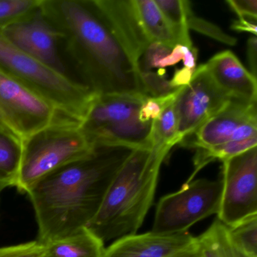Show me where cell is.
I'll list each match as a JSON object with an SVG mask.
<instances>
[{"mask_svg": "<svg viewBox=\"0 0 257 257\" xmlns=\"http://www.w3.org/2000/svg\"><path fill=\"white\" fill-rule=\"evenodd\" d=\"M221 180V222L232 226L257 214V147L222 162Z\"/></svg>", "mask_w": 257, "mask_h": 257, "instance_id": "ba28073f", "label": "cell"}, {"mask_svg": "<svg viewBox=\"0 0 257 257\" xmlns=\"http://www.w3.org/2000/svg\"><path fill=\"white\" fill-rule=\"evenodd\" d=\"M231 99L216 86L204 64L196 68L190 83L183 87L176 100L179 144L220 111Z\"/></svg>", "mask_w": 257, "mask_h": 257, "instance_id": "9c48e42d", "label": "cell"}, {"mask_svg": "<svg viewBox=\"0 0 257 257\" xmlns=\"http://www.w3.org/2000/svg\"><path fill=\"white\" fill-rule=\"evenodd\" d=\"M133 149L96 146L83 159L45 177L28 192L38 225V241L46 245L89 225L108 188Z\"/></svg>", "mask_w": 257, "mask_h": 257, "instance_id": "7a4b0ae2", "label": "cell"}, {"mask_svg": "<svg viewBox=\"0 0 257 257\" xmlns=\"http://www.w3.org/2000/svg\"><path fill=\"white\" fill-rule=\"evenodd\" d=\"M45 246L44 257H104V243L88 227Z\"/></svg>", "mask_w": 257, "mask_h": 257, "instance_id": "e0dca14e", "label": "cell"}, {"mask_svg": "<svg viewBox=\"0 0 257 257\" xmlns=\"http://www.w3.org/2000/svg\"><path fill=\"white\" fill-rule=\"evenodd\" d=\"M183 87L177 88L174 92L164 97H147L140 109V121L149 122L158 119L164 110L176 101Z\"/></svg>", "mask_w": 257, "mask_h": 257, "instance_id": "4316f807", "label": "cell"}, {"mask_svg": "<svg viewBox=\"0 0 257 257\" xmlns=\"http://www.w3.org/2000/svg\"><path fill=\"white\" fill-rule=\"evenodd\" d=\"M256 103L231 98L220 111L179 144L183 147L206 150L228 142L239 126L257 121Z\"/></svg>", "mask_w": 257, "mask_h": 257, "instance_id": "8fae6325", "label": "cell"}, {"mask_svg": "<svg viewBox=\"0 0 257 257\" xmlns=\"http://www.w3.org/2000/svg\"><path fill=\"white\" fill-rule=\"evenodd\" d=\"M165 17L177 45L194 49L186 22V13L190 2L185 0H155Z\"/></svg>", "mask_w": 257, "mask_h": 257, "instance_id": "44dd1931", "label": "cell"}, {"mask_svg": "<svg viewBox=\"0 0 257 257\" xmlns=\"http://www.w3.org/2000/svg\"><path fill=\"white\" fill-rule=\"evenodd\" d=\"M233 243L249 257H257V214L228 226Z\"/></svg>", "mask_w": 257, "mask_h": 257, "instance_id": "cb8c5ba5", "label": "cell"}, {"mask_svg": "<svg viewBox=\"0 0 257 257\" xmlns=\"http://www.w3.org/2000/svg\"><path fill=\"white\" fill-rule=\"evenodd\" d=\"M40 9L58 32L81 85L96 95H147L139 67L108 26L94 0H42Z\"/></svg>", "mask_w": 257, "mask_h": 257, "instance_id": "6da1fadb", "label": "cell"}, {"mask_svg": "<svg viewBox=\"0 0 257 257\" xmlns=\"http://www.w3.org/2000/svg\"><path fill=\"white\" fill-rule=\"evenodd\" d=\"M171 150L135 149L111 182L88 228L103 243L136 234L153 205L161 166Z\"/></svg>", "mask_w": 257, "mask_h": 257, "instance_id": "3957f363", "label": "cell"}, {"mask_svg": "<svg viewBox=\"0 0 257 257\" xmlns=\"http://www.w3.org/2000/svg\"><path fill=\"white\" fill-rule=\"evenodd\" d=\"M142 94H108L97 95L80 123L85 135L110 124L139 118L144 100Z\"/></svg>", "mask_w": 257, "mask_h": 257, "instance_id": "9a60e30c", "label": "cell"}, {"mask_svg": "<svg viewBox=\"0 0 257 257\" xmlns=\"http://www.w3.org/2000/svg\"><path fill=\"white\" fill-rule=\"evenodd\" d=\"M94 148L95 146L81 129L80 123L63 115L22 140V161L15 187L28 194L40 180L86 157Z\"/></svg>", "mask_w": 257, "mask_h": 257, "instance_id": "277c9868", "label": "cell"}, {"mask_svg": "<svg viewBox=\"0 0 257 257\" xmlns=\"http://www.w3.org/2000/svg\"><path fill=\"white\" fill-rule=\"evenodd\" d=\"M0 112L22 140L64 115L46 97L1 70Z\"/></svg>", "mask_w": 257, "mask_h": 257, "instance_id": "52a82bcc", "label": "cell"}, {"mask_svg": "<svg viewBox=\"0 0 257 257\" xmlns=\"http://www.w3.org/2000/svg\"><path fill=\"white\" fill-rule=\"evenodd\" d=\"M108 26L133 62H139L151 42L141 25L134 0H94Z\"/></svg>", "mask_w": 257, "mask_h": 257, "instance_id": "7c38bea8", "label": "cell"}, {"mask_svg": "<svg viewBox=\"0 0 257 257\" xmlns=\"http://www.w3.org/2000/svg\"><path fill=\"white\" fill-rule=\"evenodd\" d=\"M231 28L234 31H238V32L249 33L254 37H256V22L247 20V19H239L238 20L234 21L233 22Z\"/></svg>", "mask_w": 257, "mask_h": 257, "instance_id": "e575fe53", "label": "cell"}, {"mask_svg": "<svg viewBox=\"0 0 257 257\" xmlns=\"http://www.w3.org/2000/svg\"><path fill=\"white\" fill-rule=\"evenodd\" d=\"M247 58L250 67V73L256 78L257 70V40L256 37L252 36L248 40L247 45Z\"/></svg>", "mask_w": 257, "mask_h": 257, "instance_id": "836d02e7", "label": "cell"}, {"mask_svg": "<svg viewBox=\"0 0 257 257\" xmlns=\"http://www.w3.org/2000/svg\"><path fill=\"white\" fill-rule=\"evenodd\" d=\"M256 145L257 136H254L242 141H228L225 144L206 150H197L196 154L194 158L195 171L187 181L193 180L197 173L210 162L216 159H219L222 162H224L250 149L256 147Z\"/></svg>", "mask_w": 257, "mask_h": 257, "instance_id": "7402d4cb", "label": "cell"}, {"mask_svg": "<svg viewBox=\"0 0 257 257\" xmlns=\"http://www.w3.org/2000/svg\"><path fill=\"white\" fill-rule=\"evenodd\" d=\"M0 70L52 102L61 113L81 121L96 94L67 74L22 52L0 32Z\"/></svg>", "mask_w": 257, "mask_h": 257, "instance_id": "5b68a950", "label": "cell"}, {"mask_svg": "<svg viewBox=\"0 0 257 257\" xmlns=\"http://www.w3.org/2000/svg\"><path fill=\"white\" fill-rule=\"evenodd\" d=\"M10 184L7 182L4 181V180H0V192H3L4 189L7 187H10Z\"/></svg>", "mask_w": 257, "mask_h": 257, "instance_id": "74e56055", "label": "cell"}, {"mask_svg": "<svg viewBox=\"0 0 257 257\" xmlns=\"http://www.w3.org/2000/svg\"><path fill=\"white\" fill-rule=\"evenodd\" d=\"M42 0H0V31L26 19L40 8Z\"/></svg>", "mask_w": 257, "mask_h": 257, "instance_id": "d4e9b609", "label": "cell"}, {"mask_svg": "<svg viewBox=\"0 0 257 257\" xmlns=\"http://www.w3.org/2000/svg\"><path fill=\"white\" fill-rule=\"evenodd\" d=\"M173 48L159 43H151L143 55V61L139 63L140 71H151L152 69L159 68V64L166 58Z\"/></svg>", "mask_w": 257, "mask_h": 257, "instance_id": "f1b7e54d", "label": "cell"}, {"mask_svg": "<svg viewBox=\"0 0 257 257\" xmlns=\"http://www.w3.org/2000/svg\"><path fill=\"white\" fill-rule=\"evenodd\" d=\"M152 124L153 121L142 122L138 118L105 126L86 136L95 147H125L133 150L151 147Z\"/></svg>", "mask_w": 257, "mask_h": 257, "instance_id": "2e32d148", "label": "cell"}, {"mask_svg": "<svg viewBox=\"0 0 257 257\" xmlns=\"http://www.w3.org/2000/svg\"><path fill=\"white\" fill-rule=\"evenodd\" d=\"M177 133L178 115L175 101L164 110L158 119L153 121L150 134L151 147L171 150L179 144Z\"/></svg>", "mask_w": 257, "mask_h": 257, "instance_id": "603a6c76", "label": "cell"}, {"mask_svg": "<svg viewBox=\"0 0 257 257\" xmlns=\"http://www.w3.org/2000/svg\"><path fill=\"white\" fill-rule=\"evenodd\" d=\"M0 32L6 40L22 52L66 74V67L58 51L59 36L42 13L40 7L26 19Z\"/></svg>", "mask_w": 257, "mask_h": 257, "instance_id": "30bf717a", "label": "cell"}, {"mask_svg": "<svg viewBox=\"0 0 257 257\" xmlns=\"http://www.w3.org/2000/svg\"><path fill=\"white\" fill-rule=\"evenodd\" d=\"M22 156V140L0 127V180L15 186Z\"/></svg>", "mask_w": 257, "mask_h": 257, "instance_id": "ffe728a7", "label": "cell"}, {"mask_svg": "<svg viewBox=\"0 0 257 257\" xmlns=\"http://www.w3.org/2000/svg\"><path fill=\"white\" fill-rule=\"evenodd\" d=\"M196 243L187 231L177 234L150 232L124 236L105 249L104 257H175Z\"/></svg>", "mask_w": 257, "mask_h": 257, "instance_id": "4fadbf2b", "label": "cell"}, {"mask_svg": "<svg viewBox=\"0 0 257 257\" xmlns=\"http://www.w3.org/2000/svg\"><path fill=\"white\" fill-rule=\"evenodd\" d=\"M226 3L237 15L239 19L256 22V0H227Z\"/></svg>", "mask_w": 257, "mask_h": 257, "instance_id": "4dcf8cb0", "label": "cell"}, {"mask_svg": "<svg viewBox=\"0 0 257 257\" xmlns=\"http://www.w3.org/2000/svg\"><path fill=\"white\" fill-rule=\"evenodd\" d=\"M134 2L150 41L174 48L177 45L175 39L155 0H134Z\"/></svg>", "mask_w": 257, "mask_h": 257, "instance_id": "d6986e66", "label": "cell"}, {"mask_svg": "<svg viewBox=\"0 0 257 257\" xmlns=\"http://www.w3.org/2000/svg\"><path fill=\"white\" fill-rule=\"evenodd\" d=\"M196 240L201 257H249L233 243L228 226L217 217Z\"/></svg>", "mask_w": 257, "mask_h": 257, "instance_id": "ac0fdd59", "label": "cell"}, {"mask_svg": "<svg viewBox=\"0 0 257 257\" xmlns=\"http://www.w3.org/2000/svg\"><path fill=\"white\" fill-rule=\"evenodd\" d=\"M140 76L144 92L148 97H164L177 89L172 86L171 81L167 79L165 75L152 71H141Z\"/></svg>", "mask_w": 257, "mask_h": 257, "instance_id": "83f0119b", "label": "cell"}, {"mask_svg": "<svg viewBox=\"0 0 257 257\" xmlns=\"http://www.w3.org/2000/svg\"><path fill=\"white\" fill-rule=\"evenodd\" d=\"M175 257H201L199 249H198V244H197V240L196 243L194 246H192L189 249H186L184 252H181L179 255H176Z\"/></svg>", "mask_w": 257, "mask_h": 257, "instance_id": "d590c367", "label": "cell"}, {"mask_svg": "<svg viewBox=\"0 0 257 257\" xmlns=\"http://www.w3.org/2000/svg\"><path fill=\"white\" fill-rule=\"evenodd\" d=\"M0 127L6 129V130L8 131V132H12V133L15 134L14 132H13V131L12 130L10 124H8V122H7V120L5 119V118H4V116L3 115L2 112H0ZM15 135H16V134H15Z\"/></svg>", "mask_w": 257, "mask_h": 257, "instance_id": "8d00e7d4", "label": "cell"}, {"mask_svg": "<svg viewBox=\"0 0 257 257\" xmlns=\"http://www.w3.org/2000/svg\"><path fill=\"white\" fill-rule=\"evenodd\" d=\"M186 46H182V45H176L173 48L171 53L162 60V62L159 64V68L162 69L165 67H173L178 64L180 61H183L184 57L185 49Z\"/></svg>", "mask_w": 257, "mask_h": 257, "instance_id": "1f68e13d", "label": "cell"}, {"mask_svg": "<svg viewBox=\"0 0 257 257\" xmlns=\"http://www.w3.org/2000/svg\"><path fill=\"white\" fill-rule=\"evenodd\" d=\"M222 191L221 180L186 181L180 190L161 198L152 231L167 234L186 232L196 222L218 214Z\"/></svg>", "mask_w": 257, "mask_h": 257, "instance_id": "8992f818", "label": "cell"}, {"mask_svg": "<svg viewBox=\"0 0 257 257\" xmlns=\"http://www.w3.org/2000/svg\"><path fill=\"white\" fill-rule=\"evenodd\" d=\"M216 86L231 98L257 101L256 78L231 51H224L204 64Z\"/></svg>", "mask_w": 257, "mask_h": 257, "instance_id": "5bb4252c", "label": "cell"}, {"mask_svg": "<svg viewBox=\"0 0 257 257\" xmlns=\"http://www.w3.org/2000/svg\"><path fill=\"white\" fill-rule=\"evenodd\" d=\"M195 70H191L189 69L183 67L182 69L176 70L174 76L171 79V83L174 88H179L180 87L186 86L190 83L193 76Z\"/></svg>", "mask_w": 257, "mask_h": 257, "instance_id": "d6a6232c", "label": "cell"}, {"mask_svg": "<svg viewBox=\"0 0 257 257\" xmlns=\"http://www.w3.org/2000/svg\"><path fill=\"white\" fill-rule=\"evenodd\" d=\"M186 22L189 30H193L228 46H233L237 44L235 38L225 34L219 27L195 16L191 7H189L186 13Z\"/></svg>", "mask_w": 257, "mask_h": 257, "instance_id": "484cf974", "label": "cell"}, {"mask_svg": "<svg viewBox=\"0 0 257 257\" xmlns=\"http://www.w3.org/2000/svg\"><path fill=\"white\" fill-rule=\"evenodd\" d=\"M45 246L38 240L0 247V257H44Z\"/></svg>", "mask_w": 257, "mask_h": 257, "instance_id": "f546056e", "label": "cell"}]
</instances>
